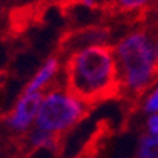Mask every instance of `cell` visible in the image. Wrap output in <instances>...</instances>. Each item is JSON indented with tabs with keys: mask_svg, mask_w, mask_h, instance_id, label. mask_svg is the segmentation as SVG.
<instances>
[{
	"mask_svg": "<svg viewBox=\"0 0 158 158\" xmlns=\"http://www.w3.org/2000/svg\"><path fill=\"white\" fill-rule=\"evenodd\" d=\"M115 54L122 81L120 134H125L131 129L145 94L158 83V58L145 25H138L125 35L116 44Z\"/></svg>",
	"mask_w": 158,
	"mask_h": 158,
	"instance_id": "obj_2",
	"label": "cell"
},
{
	"mask_svg": "<svg viewBox=\"0 0 158 158\" xmlns=\"http://www.w3.org/2000/svg\"><path fill=\"white\" fill-rule=\"evenodd\" d=\"M60 70H61V58H58L57 55L51 54L49 58L47 60V62H45L42 67H41V70L35 74L34 78L23 87V90L20 91L19 97L39 90V89H41L42 86H45L52 77H55L57 74H60Z\"/></svg>",
	"mask_w": 158,
	"mask_h": 158,
	"instance_id": "obj_7",
	"label": "cell"
},
{
	"mask_svg": "<svg viewBox=\"0 0 158 158\" xmlns=\"http://www.w3.org/2000/svg\"><path fill=\"white\" fill-rule=\"evenodd\" d=\"M113 36V26L106 22L89 23L83 26H67L57 39L52 54L58 58H67L70 54L91 45L107 44Z\"/></svg>",
	"mask_w": 158,
	"mask_h": 158,
	"instance_id": "obj_4",
	"label": "cell"
},
{
	"mask_svg": "<svg viewBox=\"0 0 158 158\" xmlns=\"http://www.w3.org/2000/svg\"><path fill=\"white\" fill-rule=\"evenodd\" d=\"M105 0H55V7L62 18L73 19L74 12L80 6H86L91 12H100Z\"/></svg>",
	"mask_w": 158,
	"mask_h": 158,
	"instance_id": "obj_8",
	"label": "cell"
},
{
	"mask_svg": "<svg viewBox=\"0 0 158 158\" xmlns=\"http://www.w3.org/2000/svg\"><path fill=\"white\" fill-rule=\"evenodd\" d=\"M65 91L81 105L96 109L122 100V81L115 45L99 44L70 54L64 61Z\"/></svg>",
	"mask_w": 158,
	"mask_h": 158,
	"instance_id": "obj_1",
	"label": "cell"
},
{
	"mask_svg": "<svg viewBox=\"0 0 158 158\" xmlns=\"http://www.w3.org/2000/svg\"><path fill=\"white\" fill-rule=\"evenodd\" d=\"M113 135H115V128L112 119L109 118L100 119L96 123L91 135L83 144L81 149L73 158H102Z\"/></svg>",
	"mask_w": 158,
	"mask_h": 158,
	"instance_id": "obj_6",
	"label": "cell"
},
{
	"mask_svg": "<svg viewBox=\"0 0 158 158\" xmlns=\"http://www.w3.org/2000/svg\"><path fill=\"white\" fill-rule=\"evenodd\" d=\"M149 29H152L155 32H158V3L149 9L148 12V16H147V20H145V23Z\"/></svg>",
	"mask_w": 158,
	"mask_h": 158,
	"instance_id": "obj_12",
	"label": "cell"
},
{
	"mask_svg": "<svg viewBox=\"0 0 158 158\" xmlns=\"http://www.w3.org/2000/svg\"><path fill=\"white\" fill-rule=\"evenodd\" d=\"M141 107L145 113H158V89H155L148 97H145Z\"/></svg>",
	"mask_w": 158,
	"mask_h": 158,
	"instance_id": "obj_11",
	"label": "cell"
},
{
	"mask_svg": "<svg viewBox=\"0 0 158 158\" xmlns=\"http://www.w3.org/2000/svg\"><path fill=\"white\" fill-rule=\"evenodd\" d=\"M13 151L15 148L10 142V134L2 125V129H0V158H10Z\"/></svg>",
	"mask_w": 158,
	"mask_h": 158,
	"instance_id": "obj_10",
	"label": "cell"
},
{
	"mask_svg": "<svg viewBox=\"0 0 158 158\" xmlns=\"http://www.w3.org/2000/svg\"><path fill=\"white\" fill-rule=\"evenodd\" d=\"M147 132H149L151 135H158V113H154L152 116H149L147 126L144 128Z\"/></svg>",
	"mask_w": 158,
	"mask_h": 158,
	"instance_id": "obj_13",
	"label": "cell"
},
{
	"mask_svg": "<svg viewBox=\"0 0 158 158\" xmlns=\"http://www.w3.org/2000/svg\"><path fill=\"white\" fill-rule=\"evenodd\" d=\"M9 76H10V71L7 68H0V90L6 86V83L9 80Z\"/></svg>",
	"mask_w": 158,
	"mask_h": 158,
	"instance_id": "obj_14",
	"label": "cell"
},
{
	"mask_svg": "<svg viewBox=\"0 0 158 158\" xmlns=\"http://www.w3.org/2000/svg\"><path fill=\"white\" fill-rule=\"evenodd\" d=\"M136 158H158V135H151L142 129Z\"/></svg>",
	"mask_w": 158,
	"mask_h": 158,
	"instance_id": "obj_9",
	"label": "cell"
},
{
	"mask_svg": "<svg viewBox=\"0 0 158 158\" xmlns=\"http://www.w3.org/2000/svg\"><path fill=\"white\" fill-rule=\"evenodd\" d=\"M45 96L47 93L44 90H36L34 93L18 97L16 103L7 113H0V123L10 135L26 131L31 128L32 120L38 115V110Z\"/></svg>",
	"mask_w": 158,
	"mask_h": 158,
	"instance_id": "obj_5",
	"label": "cell"
},
{
	"mask_svg": "<svg viewBox=\"0 0 158 158\" xmlns=\"http://www.w3.org/2000/svg\"><path fill=\"white\" fill-rule=\"evenodd\" d=\"M93 109L73 99L61 87L51 90L41 103L36 115V126L48 132H73L77 125L89 118Z\"/></svg>",
	"mask_w": 158,
	"mask_h": 158,
	"instance_id": "obj_3",
	"label": "cell"
}]
</instances>
